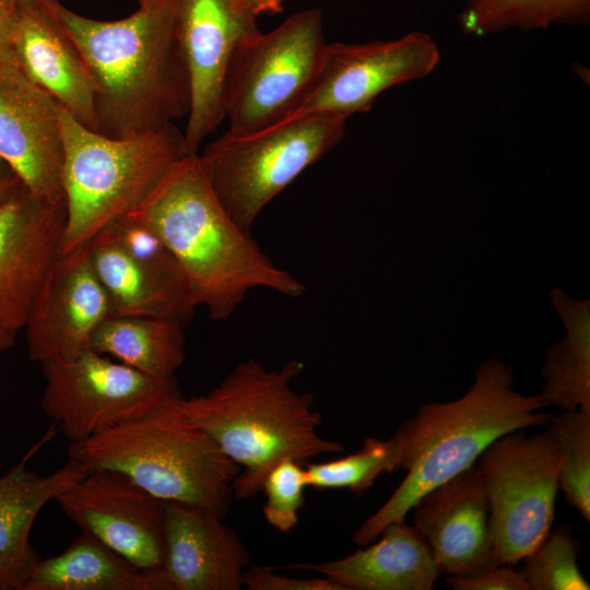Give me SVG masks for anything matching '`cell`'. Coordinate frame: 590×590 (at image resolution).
Returning <instances> with one entry per match:
<instances>
[{
    "mask_svg": "<svg viewBox=\"0 0 590 590\" xmlns=\"http://www.w3.org/2000/svg\"><path fill=\"white\" fill-rule=\"evenodd\" d=\"M146 225L181 268L197 307L216 321L229 318L247 293L264 287L288 297L306 288L276 267L227 213L198 153L178 161L129 213Z\"/></svg>",
    "mask_w": 590,
    "mask_h": 590,
    "instance_id": "1",
    "label": "cell"
},
{
    "mask_svg": "<svg viewBox=\"0 0 590 590\" xmlns=\"http://www.w3.org/2000/svg\"><path fill=\"white\" fill-rule=\"evenodd\" d=\"M57 14L93 78L96 132L137 137L188 116L191 84L175 0H155L116 21L90 19L62 5Z\"/></svg>",
    "mask_w": 590,
    "mask_h": 590,
    "instance_id": "2",
    "label": "cell"
},
{
    "mask_svg": "<svg viewBox=\"0 0 590 590\" xmlns=\"http://www.w3.org/2000/svg\"><path fill=\"white\" fill-rule=\"evenodd\" d=\"M303 369L297 359L269 369L250 357L206 393L178 398L187 420L244 467L232 485L234 498L255 497L270 471L284 459L304 465L343 450L342 444L318 433L322 420L314 409L312 394L292 387Z\"/></svg>",
    "mask_w": 590,
    "mask_h": 590,
    "instance_id": "3",
    "label": "cell"
},
{
    "mask_svg": "<svg viewBox=\"0 0 590 590\" xmlns=\"http://www.w3.org/2000/svg\"><path fill=\"white\" fill-rule=\"evenodd\" d=\"M514 381L510 366L487 361L463 397L424 404L397 429L400 468L408 473L355 531L356 544L366 545L389 523L403 521L423 495L474 465L497 438L547 421L540 397L515 391Z\"/></svg>",
    "mask_w": 590,
    "mask_h": 590,
    "instance_id": "4",
    "label": "cell"
},
{
    "mask_svg": "<svg viewBox=\"0 0 590 590\" xmlns=\"http://www.w3.org/2000/svg\"><path fill=\"white\" fill-rule=\"evenodd\" d=\"M181 393L143 415L70 442L68 458L87 471L121 472L163 500L205 508L225 519L240 467L178 406Z\"/></svg>",
    "mask_w": 590,
    "mask_h": 590,
    "instance_id": "5",
    "label": "cell"
},
{
    "mask_svg": "<svg viewBox=\"0 0 590 590\" xmlns=\"http://www.w3.org/2000/svg\"><path fill=\"white\" fill-rule=\"evenodd\" d=\"M62 187L66 223L59 255L87 244L128 215L184 156L176 123L130 138H109L74 119L62 106Z\"/></svg>",
    "mask_w": 590,
    "mask_h": 590,
    "instance_id": "6",
    "label": "cell"
},
{
    "mask_svg": "<svg viewBox=\"0 0 590 590\" xmlns=\"http://www.w3.org/2000/svg\"><path fill=\"white\" fill-rule=\"evenodd\" d=\"M347 118L311 114L247 133L226 131L198 152L219 200L244 229L343 138Z\"/></svg>",
    "mask_w": 590,
    "mask_h": 590,
    "instance_id": "7",
    "label": "cell"
},
{
    "mask_svg": "<svg viewBox=\"0 0 590 590\" xmlns=\"http://www.w3.org/2000/svg\"><path fill=\"white\" fill-rule=\"evenodd\" d=\"M328 45L319 8L296 12L244 42L224 84L228 131L252 132L287 119L317 80Z\"/></svg>",
    "mask_w": 590,
    "mask_h": 590,
    "instance_id": "8",
    "label": "cell"
},
{
    "mask_svg": "<svg viewBox=\"0 0 590 590\" xmlns=\"http://www.w3.org/2000/svg\"><path fill=\"white\" fill-rule=\"evenodd\" d=\"M496 565H512L531 553L553 523L558 462L547 430H519L494 440L480 456Z\"/></svg>",
    "mask_w": 590,
    "mask_h": 590,
    "instance_id": "9",
    "label": "cell"
},
{
    "mask_svg": "<svg viewBox=\"0 0 590 590\" xmlns=\"http://www.w3.org/2000/svg\"><path fill=\"white\" fill-rule=\"evenodd\" d=\"M40 365L42 409L70 442L132 421L180 393L175 378L145 375L91 349Z\"/></svg>",
    "mask_w": 590,
    "mask_h": 590,
    "instance_id": "10",
    "label": "cell"
},
{
    "mask_svg": "<svg viewBox=\"0 0 590 590\" xmlns=\"http://www.w3.org/2000/svg\"><path fill=\"white\" fill-rule=\"evenodd\" d=\"M111 316L154 317L184 326L197 305L186 276L162 240L128 214L86 244Z\"/></svg>",
    "mask_w": 590,
    "mask_h": 590,
    "instance_id": "11",
    "label": "cell"
},
{
    "mask_svg": "<svg viewBox=\"0 0 590 590\" xmlns=\"http://www.w3.org/2000/svg\"><path fill=\"white\" fill-rule=\"evenodd\" d=\"M439 60L437 44L418 31L390 40L329 43L317 80L287 119L311 114L349 119L369 110L388 88L428 75Z\"/></svg>",
    "mask_w": 590,
    "mask_h": 590,
    "instance_id": "12",
    "label": "cell"
},
{
    "mask_svg": "<svg viewBox=\"0 0 590 590\" xmlns=\"http://www.w3.org/2000/svg\"><path fill=\"white\" fill-rule=\"evenodd\" d=\"M176 30L187 62L191 105L184 131L186 154L198 153L224 118L223 92L231 62L260 30L245 0H175Z\"/></svg>",
    "mask_w": 590,
    "mask_h": 590,
    "instance_id": "13",
    "label": "cell"
},
{
    "mask_svg": "<svg viewBox=\"0 0 590 590\" xmlns=\"http://www.w3.org/2000/svg\"><path fill=\"white\" fill-rule=\"evenodd\" d=\"M56 502L81 532L95 536L139 569L161 573L166 500L121 472L97 469L87 471Z\"/></svg>",
    "mask_w": 590,
    "mask_h": 590,
    "instance_id": "14",
    "label": "cell"
},
{
    "mask_svg": "<svg viewBox=\"0 0 590 590\" xmlns=\"http://www.w3.org/2000/svg\"><path fill=\"white\" fill-rule=\"evenodd\" d=\"M109 316V300L86 245L58 255L36 291L23 328L28 358L42 364L90 349L94 331Z\"/></svg>",
    "mask_w": 590,
    "mask_h": 590,
    "instance_id": "15",
    "label": "cell"
},
{
    "mask_svg": "<svg viewBox=\"0 0 590 590\" xmlns=\"http://www.w3.org/2000/svg\"><path fill=\"white\" fill-rule=\"evenodd\" d=\"M61 105L20 68L0 63V157L35 197L64 201Z\"/></svg>",
    "mask_w": 590,
    "mask_h": 590,
    "instance_id": "16",
    "label": "cell"
},
{
    "mask_svg": "<svg viewBox=\"0 0 590 590\" xmlns=\"http://www.w3.org/2000/svg\"><path fill=\"white\" fill-rule=\"evenodd\" d=\"M64 201L35 197L21 185L0 203V329L24 328L36 291L60 251Z\"/></svg>",
    "mask_w": 590,
    "mask_h": 590,
    "instance_id": "17",
    "label": "cell"
},
{
    "mask_svg": "<svg viewBox=\"0 0 590 590\" xmlns=\"http://www.w3.org/2000/svg\"><path fill=\"white\" fill-rule=\"evenodd\" d=\"M412 509L413 526L441 574L469 576L496 565L488 504L476 465L427 492Z\"/></svg>",
    "mask_w": 590,
    "mask_h": 590,
    "instance_id": "18",
    "label": "cell"
},
{
    "mask_svg": "<svg viewBox=\"0 0 590 590\" xmlns=\"http://www.w3.org/2000/svg\"><path fill=\"white\" fill-rule=\"evenodd\" d=\"M215 512L166 500L161 574L169 590H239L252 564L238 534Z\"/></svg>",
    "mask_w": 590,
    "mask_h": 590,
    "instance_id": "19",
    "label": "cell"
},
{
    "mask_svg": "<svg viewBox=\"0 0 590 590\" xmlns=\"http://www.w3.org/2000/svg\"><path fill=\"white\" fill-rule=\"evenodd\" d=\"M57 13L34 0H21L13 39L17 64L75 120L96 131L94 81Z\"/></svg>",
    "mask_w": 590,
    "mask_h": 590,
    "instance_id": "20",
    "label": "cell"
},
{
    "mask_svg": "<svg viewBox=\"0 0 590 590\" xmlns=\"http://www.w3.org/2000/svg\"><path fill=\"white\" fill-rule=\"evenodd\" d=\"M42 444L0 476V590H23L42 558L30 540L36 517L47 503L87 473L69 458L48 475L27 469V460Z\"/></svg>",
    "mask_w": 590,
    "mask_h": 590,
    "instance_id": "21",
    "label": "cell"
},
{
    "mask_svg": "<svg viewBox=\"0 0 590 590\" xmlns=\"http://www.w3.org/2000/svg\"><path fill=\"white\" fill-rule=\"evenodd\" d=\"M370 546L319 564H296L345 590H430L441 571L425 538L404 520L389 523Z\"/></svg>",
    "mask_w": 590,
    "mask_h": 590,
    "instance_id": "22",
    "label": "cell"
},
{
    "mask_svg": "<svg viewBox=\"0 0 590 590\" xmlns=\"http://www.w3.org/2000/svg\"><path fill=\"white\" fill-rule=\"evenodd\" d=\"M23 590H169L161 573L139 569L82 532L56 556L40 558Z\"/></svg>",
    "mask_w": 590,
    "mask_h": 590,
    "instance_id": "23",
    "label": "cell"
},
{
    "mask_svg": "<svg viewBox=\"0 0 590 590\" xmlns=\"http://www.w3.org/2000/svg\"><path fill=\"white\" fill-rule=\"evenodd\" d=\"M182 323L154 317L109 316L90 349L158 379H174L185 362Z\"/></svg>",
    "mask_w": 590,
    "mask_h": 590,
    "instance_id": "24",
    "label": "cell"
},
{
    "mask_svg": "<svg viewBox=\"0 0 590 590\" xmlns=\"http://www.w3.org/2000/svg\"><path fill=\"white\" fill-rule=\"evenodd\" d=\"M550 296L567 335L546 352L538 396L544 406L590 411V300L573 299L559 288Z\"/></svg>",
    "mask_w": 590,
    "mask_h": 590,
    "instance_id": "25",
    "label": "cell"
},
{
    "mask_svg": "<svg viewBox=\"0 0 590 590\" xmlns=\"http://www.w3.org/2000/svg\"><path fill=\"white\" fill-rule=\"evenodd\" d=\"M457 21L472 36L547 30L552 24L586 25L590 0H467Z\"/></svg>",
    "mask_w": 590,
    "mask_h": 590,
    "instance_id": "26",
    "label": "cell"
},
{
    "mask_svg": "<svg viewBox=\"0 0 590 590\" xmlns=\"http://www.w3.org/2000/svg\"><path fill=\"white\" fill-rule=\"evenodd\" d=\"M558 462V487L566 502L590 520V411L577 409L551 421Z\"/></svg>",
    "mask_w": 590,
    "mask_h": 590,
    "instance_id": "27",
    "label": "cell"
},
{
    "mask_svg": "<svg viewBox=\"0 0 590 590\" xmlns=\"http://www.w3.org/2000/svg\"><path fill=\"white\" fill-rule=\"evenodd\" d=\"M400 468L398 442L369 437L363 448L346 457L321 463H306L307 486L315 488H347L359 493L369 488L385 472Z\"/></svg>",
    "mask_w": 590,
    "mask_h": 590,
    "instance_id": "28",
    "label": "cell"
},
{
    "mask_svg": "<svg viewBox=\"0 0 590 590\" xmlns=\"http://www.w3.org/2000/svg\"><path fill=\"white\" fill-rule=\"evenodd\" d=\"M579 542L567 528L548 531L519 570L530 590H589L578 563Z\"/></svg>",
    "mask_w": 590,
    "mask_h": 590,
    "instance_id": "29",
    "label": "cell"
},
{
    "mask_svg": "<svg viewBox=\"0 0 590 590\" xmlns=\"http://www.w3.org/2000/svg\"><path fill=\"white\" fill-rule=\"evenodd\" d=\"M307 487L305 468L293 459H284L267 475L262 491V511L270 526L282 533L292 531L299 520Z\"/></svg>",
    "mask_w": 590,
    "mask_h": 590,
    "instance_id": "30",
    "label": "cell"
},
{
    "mask_svg": "<svg viewBox=\"0 0 590 590\" xmlns=\"http://www.w3.org/2000/svg\"><path fill=\"white\" fill-rule=\"evenodd\" d=\"M243 587L249 590H345L326 577L292 578L275 574L271 567L253 564L243 575Z\"/></svg>",
    "mask_w": 590,
    "mask_h": 590,
    "instance_id": "31",
    "label": "cell"
},
{
    "mask_svg": "<svg viewBox=\"0 0 590 590\" xmlns=\"http://www.w3.org/2000/svg\"><path fill=\"white\" fill-rule=\"evenodd\" d=\"M446 582L455 590H530L520 571L508 565H494L469 576H449Z\"/></svg>",
    "mask_w": 590,
    "mask_h": 590,
    "instance_id": "32",
    "label": "cell"
},
{
    "mask_svg": "<svg viewBox=\"0 0 590 590\" xmlns=\"http://www.w3.org/2000/svg\"><path fill=\"white\" fill-rule=\"evenodd\" d=\"M21 0H0V63L19 68L13 39L20 14Z\"/></svg>",
    "mask_w": 590,
    "mask_h": 590,
    "instance_id": "33",
    "label": "cell"
},
{
    "mask_svg": "<svg viewBox=\"0 0 590 590\" xmlns=\"http://www.w3.org/2000/svg\"><path fill=\"white\" fill-rule=\"evenodd\" d=\"M22 182L10 168V166L0 157V203L9 198Z\"/></svg>",
    "mask_w": 590,
    "mask_h": 590,
    "instance_id": "34",
    "label": "cell"
},
{
    "mask_svg": "<svg viewBox=\"0 0 590 590\" xmlns=\"http://www.w3.org/2000/svg\"><path fill=\"white\" fill-rule=\"evenodd\" d=\"M285 0H245L248 7L257 14L279 13Z\"/></svg>",
    "mask_w": 590,
    "mask_h": 590,
    "instance_id": "35",
    "label": "cell"
},
{
    "mask_svg": "<svg viewBox=\"0 0 590 590\" xmlns=\"http://www.w3.org/2000/svg\"><path fill=\"white\" fill-rule=\"evenodd\" d=\"M16 335L0 329V351H5L14 345Z\"/></svg>",
    "mask_w": 590,
    "mask_h": 590,
    "instance_id": "36",
    "label": "cell"
},
{
    "mask_svg": "<svg viewBox=\"0 0 590 590\" xmlns=\"http://www.w3.org/2000/svg\"><path fill=\"white\" fill-rule=\"evenodd\" d=\"M44 7H46L48 10H50L54 13L58 12L59 7L61 5L58 0H34Z\"/></svg>",
    "mask_w": 590,
    "mask_h": 590,
    "instance_id": "37",
    "label": "cell"
},
{
    "mask_svg": "<svg viewBox=\"0 0 590 590\" xmlns=\"http://www.w3.org/2000/svg\"><path fill=\"white\" fill-rule=\"evenodd\" d=\"M140 7L149 5L150 3L154 2L155 0H138Z\"/></svg>",
    "mask_w": 590,
    "mask_h": 590,
    "instance_id": "38",
    "label": "cell"
}]
</instances>
